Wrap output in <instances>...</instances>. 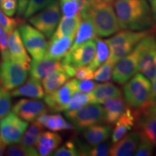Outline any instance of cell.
<instances>
[{"mask_svg": "<svg viewBox=\"0 0 156 156\" xmlns=\"http://www.w3.org/2000/svg\"><path fill=\"white\" fill-rule=\"evenodd\" d=\"M114 9L121 29L148 30L155 21L147 0H115Z\"/></svg>", "mask_w": 156, "mask_h": 156, "instance_id": "cell-1", "label": "cell"}, {"mask_svg": "<svg viewBox=\"0 0 156 156\" xmlns=\"http://www.w3.org/2000/svg\"><path fill=\"white\" fill-rule=\"evenodd\" d=\"M80 14L92 22L101 38L113 36L121 29L114 7L105 0H87Z\"/></svg>", "mask_w": 156, "mask_h": 156, "instance_id": "cell-2", "label": "cell"}, {"mask_svg": "<svg viewBox=\"0 0 156 156\" xmlns=\"http://www.w3.org/2000/svg\"><path fill=\"white\" fill-rule=\"evenodd\" d=\"M151 34L150 29L145 30H132L123 29L118 31L106 41L110 48L107 60L115 64L119 60L132 51L140 41Z\"/></svg>", "mask_w": 156, "mask_h": 156, "instance_id": "cell-3", "label": "cell"}, {"mask_svg": "<svg viewBox=\"0 0 156 156\" xmlns=\"http://www.w3.org/2000/svg\"><path fill=\"white\" fill-rule=\"evenodd\" d=\"M123 93L129 107L139 108L150 101L151 83L142 73H136L124 84Z\"/></svg>", "mask_w": 156, "mask_h": 156, "instance_id": "cell-4", "label": "cell"}, {"mask_svg": "<svg viewBox=\"0 0 156 156\" xmlns=\"http://www.w3.org/2000/svg\"><path fill=\"white\" fill-rule=\"evenodd\" d=\"M29 63L11 58L2 60L0 64V86L11 90L23 85L28 77L30 68Z\"/></svg>", "mask_w": 156, "mask_h": 156, "instance_id": "cell-5", "label": "cell"}, {"mask_svg": "<svg viewBox=\"0 0 156 156\" xmlns=\"http://www.w3.org/2000/svg\"><path fill=\"white\" fill-rule=\"evenodd\" d=\"M69 122L78 131L104 122V109L99 103H91L74 111L64 112Z\"/></svg>", "mask_w": 156, "mask_h": 156, "instance_id": "cell-6", "label": "cell"}, {"mask_svg": "<svg viewBox=\"0 0 156 156\" xmlns=\"http://www.w3.org/2000/svg\"><path fill=\"white\" fill-rule=\"evenodd\" d=\"M18 30L23 44L33 59L40 60L44 58L48 45L46 36L34 26L22 21L18 24Z\"/></svg>", "mask_w": 156, "mask_h": 156, "instance_id": "cell-7", "label": "cell"}, {"mask_svg": "<svg viewBox=\"0 0 156 156\" xmlns=\"http://www.w3.org/2000/svg\"><path fill=\"white\" fill-rule=\"evenodd\" d=\"M29 18V22L34 28L41 32L46 38H51L61 19L59 2L56 0L40 12H37Z\"/></svg>", "mask_w": 156, "mask_h": 156, "instance_id": "cell-8", "label": "cell"}, {"mask_svg": "<svg viewBox=\"0 0 156 156\" xmlns=\"http://www.w3.org/2000/svg\"><path fill=\"white\" fill-rule=\"evenodd\" d=\"M136 47L139 51V72L151 80L156 74V38L151 33Z\"/></svg>", "mask_w": 156, "mask_h": 156, "instance_id": "cell-9", "label": "cell"}, {"mask_svg": "<svg viewBox=\"0 0 156 156\" xmlns=\"http://www.w3.org/2000/svg\"><path fill=\"white\" fill-rule=\"evenodd\" d=\"M28 126V122L9 112L0 120V137L7 145L17 144Z\"/></svg>", "mask_w": 156, "mask_h": 156, "instance_id": "cell-10", "label": "cell"}, {"mask_svg": "<svg viewBox=\"0 0 156 156\" xmlns=\"http://www.w3.org/2000/svg\"><path fill=\"white\" fill-rule=\"evenodd\" d=\"M138 72L139 51L135 46L132 51L114 64L112 71V79L115 83L124 85Z\"/></svg>", "mask_w": 156, "mask_h": 156, "instance_id": "cell-11", "label": "cell"}, {"mask_svg": "<svg viewBox=\"0 0 156 156\" xmlns=\"http://www.w3.org/2000/svg\"><path fill=\"white\" fill-rule=\"evenodd\" d=\"M76 91H77L76 79L70 80L54 92L44 96V102L51 112H64Z\"/></svg>", "mask_w": 156, "mask_h": 156, "instance_id": "cell-12", "label": "cell"}, {"mask_svg": "<svg viewBox=\"0 0 156 156\" xmlns=\"http://www.w3.org/2000/svg\"><path fill=\"white\" fill-rule=\"evenodd\" d=\"M95 48L96 45L94 39L87 41L71 48L67 56L62 60V64L73 67L88 65L94 58Z\"/></svg>", "mask_w": 156, "mask_h": 156, "instance_id": "cell-13", "label": "cell"}, {"mask_svg": "<svg viewBox=\"0 0 156 156\" xmlns=\"http://www.w3.org/2000/svg\"><path fill=\"white\" fill-rule=\"evenodd\" d=\"M47 111L48 107L45 102L35 99H21L12 108V112L27 122H34Z\"/></svg>", "mask_w": 156, "mask_h": 156, "instance_id": "cell-14", "label": "cell"}, {"mask_svg": "<svg viewBox=\"0 0 156 156\" xmlns=\"http://www.w3.org/2000/svg\"><path fill=\"white\" fill-rule=\"evenodd\" d=\"M137 121V110L127 106L119 119L115 123V127L112 131V141L113 143L118 142L132 129Z\"/></svg>", "mask_w": 156, "mask_h": 156, "instance_id": "cell-15", "label": "cell"}, {"mask_svg": "<svg viewBox=\"0 0 156 156\" xmlns=\"http://www.w3.org/2000/svg\"><path fill=\"white\" fill-rule=\"evenodd\" d=\"M140 140L138 131L126 134L118 142L113 143L111 147L110 155L112 156H132L136 151Z\"/></svg>", "mask_w": 156, "mask_h": 156, "instance_id": "cell-16", "label": "cell"}, {"mask_svg": "<svg viewBox=\"0 0 156 156\" xmlns=\"http://www.w3.org/2000/svg\"><path fill=\"white\" fill-rule=\"evenodd\" d=\"M74 39L75 38L71 36H62L59 38L51 37L47 45L44 58L62 60L71 49Z\"/></svg>", "mask_w": 156, "mask_h": 156, "instance_id": "cell-17", "label": "cell"}, {"mask_svg": "<svg viewBox=\"0 0 156 156\" xmlns=\"http://www.w3.org/2000/svg\"><path fill=\"white\" fill-rule=\"evenodd\" d=\"M64 69L62 60H54L43 58L40 60H34L30 64V77L41 80L56 70Z\"/></svg>", "mask_w": 156, "mask_h": 156, "instance_id": "cell-18", "label": "cell"}, {"mask_svg": "<svg viewBox=\"0 0 156 156\" xmlns=\"http://www.w3.org/2000/svg\"><path fill=\"white\" fill-rule=\"evenodd\" d=\"M8 51L11 59L30 62V58L23 44L18 29L15 28L8 33Z\"/></svg>", "mask_w": 156, "mask_h": 156, "instance_id": "cell-19", "label": "cell"}, {"mask_svg": "<svg viewBox=\"0 0 156 156\" xmlns=\"http://www.w3.org/2000/svg\"><path fill=\"white\" fill-rule=\"evenodd\" d=\"M103 104L104 109V122L109 125L115 124L128 106L122 96L107 99Z\"/></svg>", "mask_w": 156, "mask_h": 156, "instance_id": "cell-20", "label": "cell"}, {"mask_svg": "<svg viewBox=\"0 0 156 156\" xmlns=\"http://www.w3.org/2000/svg\"><path fill=\"white\" fill-rule=\"evenodd\" d=\"M113 129L109 124H98L83 130V138L90 145H95L107 141L112 136Z\"/></svg>", "mask_w": 156, "mask_h": 156, "instance_id": "cell-21", "label": "cell"}, {"mask_svg": "<svg viewBox=\"0 0 156 156\" xmlns=\"http://www.w3.org/2000/svg\"><path fill=\"white\" fill-rule=\"evenodd\" d=\"M62 142V138L59 134L54 132H43L37 140L36 150L39 155H51Z\"/></svg>", "mask_w": 156, "mask_h": 156, "instance_id": "cell-22", "label": "cell"}, {"mask_svg": "<svg viewBox=\"0 0 156 156\" xmlns=\"http://www.w3.org/2000/svg\"><path fill=\"white\" fill-rule=\"evenodd\" d=\"M11 95L14 97H28L33 99H41L45 92L40 80L30 77L26 83L13 90Z\"/></svg>", "mask_w": 156, "mask_h": 156, "instance_id": "cell-23", "label": "cell"}, {"mask_svg": "<svg viewBox=\"0 0 156 156\" xmlns=\"http://www.w3.org/2000/svg\"><path fill=\"white\" fill-rule=\"evenodd\" d=\"M91 97V103L103 104L107 99L122 96L120 88L112 83L97 84L94 89L90 93Z\"/></svg>", "mask_w": 156, "mask_h": 156, "instance_id": "cell-24", "label": "cell"}, {"mask_svg": "<svg viewBox=\"0 0 156 156\" xmlns=\"http://www.w3.org/2000/svg\"><path fill=\"white\" fill-rule=\"evenodd\" d=\"M36 121L51 132L75 129L73 124L67 122L60 114L49 115L44 113L40 115Z\"/></svg>", "mask_w": 156, "mask_h": 156, "instance_id": "cell-25", "label": "cell"}, {"mask_svg": "<svg viewBox=\"0 0 156 156\" xmlns=\"http://www.w3.org/2000/svg\"><path fill=\"white\" fill-rule=\"evenodd\" d=\"M81 19V15L80 13L69 17L62 16L55 32L51 37L59 38L62 36H71L75 38L80 24Z\"/></svg>", "mask_w": 156, "mask_h": 156, "instance_id": "cell-26", "label": "cell"}, {"mask_svg": "<svg viewBox=\"0 0 156 156\" xmlns=\"http://www.w3.org/2000/svg\"><path fill=\"white\" fill-rule=\"evenodd\" d=\"M81 22L75 35L74 42L71 48H75L87 41L98 38L96 31L95 30L92 22L87 17H81Z\"/></svg>", "mask_w": 156, "mask_h": 156, "instance_id": "cell-27", "label": "cell"}, {"mask_svg": "<svg viewBox=\"0 0 156 156\" xmlns=\"http://www.w3.org/2000/svg\"><path fill=\"white\" fill-rule=\"evenodd\" d=\"M69 78L71 77L66 73L64 69L56 70L43 79L42 85L45 93L49 94L54 92L67 82Z\"/></svg>", "mask_w": 156, "mask_h": 156, "instance_id": "cell-28", "label": "cell"}, {"mask_svg": "<svg viewBox=\"0 0 156 156\" xmlns=\"http://www.w3.org/2000/svg\"><path fill=\"white\" fill-rule=\"evenodd\" d=\"M95 41L96 45L95 56L92 62L89 64L90 68L93 71L106 62L110 54V48L106 40L97 38L95 39Z\"/></svg>", "mask_w": 156, "mask_h": 156, "instance_id": "cell-29", "label": "cell"}, {"mask_svg": "<svg viewBox=\"0 0 156 156\" xmlns=\"http://www.w3.org/2000/svg\"><path fill=\"white\" fill-rule=\"evenodd\" d=\"M43 132L44 126L37 121H34L28 129L25 130L19 143L26 147H35L37 140Z\"/></svg>", "mask_w": 156, "mask_h": 156, "instance_id": "cell-30", "label": "cell"}, {"mask_svg": "<svg viewBox=\"0 0 156 156\" xmlns=\"http://www.w3.org/2000/svg\"><path fill=\"white\" fill-rule=\"evenodd\" d=\"M87 0H59L60 9L63 17H73L80 13Z\"/></svg>", "mask_w": 156, "mask_h": 156, "instance_id": "cell-31", "label": "cell"}, {"mask_svg": "<svg viewBox=\"0 0 156 156\" xmlns=\"http://www.w3.org/2000/svg\"><path fill=\"white\" fill-rule=\"evenodd\" d=\"M88 104H91V97L90 93L76 91L69 103L66 106L64 112L77 110Z\"/></svg>", "mask_w": 156, "mask_h": 156, "instance_id": "cell-32", "label": "cell"}, {"mask_svg": "<svg viewBox=\"0 0 156 156\" xmlns=\"http://www.w3.org/2000/svg\"><path fill=\"white\" fill-rule=\"evenodd\" d=\"M114 64L107 60L102 65L94 71L93 79L97 82L106 83L110 81L112 77V71Z\"/></svg>", "mask_w": 156, "mask_h": 156, "instance_id": "cell-33", "label": "cell"}, {"mask_svg": "<svg viewBox=\"0 0 156 156\" xmlns=\"http://www.w3.org/2000/svg\"><path fill=\"white\" fill-rule=\"evenodd\" d=\"M55 1L56 0H29L28 5L23 16L25 19H28Z\"/></svg>", "mask_w": 156, "mask_h": 156, "instance_id": "cell-34", "label": "cell"}, {"mask_svg": "<svg viewBox=\"0 0 156 156\" xmlns=\"http://www.w3.org/2000/svg\"><path fill=\"white\" fill-rule=\"evenodd\" d=\"M6 155L9 156H37L39 155L36 148L26 147L22 145L12 144L7 148Z\"/></svg>", "mask_w": 156, "mask_h": 156, "instance_id": "cell-35", "label": "cell"}, {"mask_svg": "<svg viewBox=\"0 0 156 156\" xmlns=\"http://www.w3.org/2000/svg\"><path fill=\"white\" fill-rule=\"evenodd\" d=\"M12 108L11 93L0 86V120L10 112Z\"/></svg>", "mask_w": 156, "mask_h": 156, "instance_id": "cell-36", "label": "cell"}, {"mask_svg": "<svg viewBox=\"0 0 156 156\" xmlns=\"http://www.w3.org/2000/svg\"><path fill=\"white\" fill-rule=\"evenodd\" d=\"M54 156H77L79 155L75 142L67 141L61 147L56 148L51 154Z\"/></svg>", "mask_w": 156, "mask_h": 156, "instance_id": "cell-37", "label": "cell"}, {"mask_svg": "<svg viewBox=\"0 0 156 156\" xmlns=\"http://www.w3.org/2000/svg\"><path fill=\"white\" fill-rule=\"evenodd\" d=\"M154 146L151 142L143 136H140V140L138 144L136 151L134 153L135 156H151L153 155Z\"/></svg>", "mask_w": 156, "mask_h": 156, "instance_id": "cell-38", "label": "cell"}, {"mask_svg": "<svg viewBox=\"0 0 156 156\" xmlns=\"http://www.w3.org/2000/svg\"><path fill=\"white\" fill-rule=\"evenodd\" d=\"M18 24V20H17L16 19L9 17V16L6 15L2 10V9L0 8V25L7 31V34L14 30Z\"/></svg>", "mask_w": 156, "mask_h": 156, "instance_id": "cell-39", "label": "cell"}, {"mask_svg": "<svg viewBox=\"0 0 156 156\" xmlns=\"http://www.w3.org/2000/svg\"><path fill=\"white\" fill-rule=\"evenodd\" d=\"M0 52L2 60L9 59V54L8 51V36L7 32L0 25Z\"/></svg>", "mask_w": 156, "mask_h": 156, "instance_id": "cell-40", "label": "cell"}, {"mask_svg": "<svg viewBox=\"0 0 156 156\" xmlns=\"http://www.w3.org/2000/svg\"><path fill=\"white\" fill-rule=\"evenodd\" d=\"M94 71L87 66H80L74 67V77L77 80L93 79Z\"/></svg>", "mask_w": 156, "mask_h": 156, "instance_id": "cell-41", "label": "cell"}, {"mask_svg": "<svg viewBox=\"0 0 156 156\" xmlns=\"http://www.w3.org/2000/svg\"><path fill=\"white\" fill-rule=\"evenodd\" d=\"M98 83L92 80H77L76 79L77 91L85 93H90L97 85Z\"/></svg>", "mask_w": 156, "mask_h": 156, "instance_id": "cell-42", "label": "cell"}, {"mask_svg": "<svg viewBox=\"0 0 156 156\" xmlns=\"http://www.w3.org/2000/svg\"><path fill=\"white\" fill-rule=\"evenodd\" d=\"M2 10L6 15L9 17L13 16L17 11V2L12 1V0H5L2 2Z\"/></svg>", "mask_w": 156, "mask_h": 156, "instance_id": "cell-43", "label": "cell"}, {"mask_svg": "<svg viewBox=\"0 0 156 156\" xmlns=\"http://www.w3.org/2000/svg\"><path fill=\"white\" fill-rule=\"evenodd\" d=\"M29 0H17V13L18 17L23 16L25 9L27 8V6L28 5Z\"/></svg>", "mask_w": 156, "mask_h": 156, "instance_id": "cell-44", "label": "cell"}, {"mask_svg": "<svg viewBox=\"0 0 156 156\" xmlns=\"http://www.w3.org/2000/svg\"><path fill=\"white\" fill-rule=\"evenodd\" d=\"M151 98L150 101H156V74L154 76V77L151 80Z\"/></svg>", "mask_w": 156, "mask_h": 156, "instance_id": "cell-45", "label": "cell"}, {"mask_svg": "<svg viewBox=\"0 0 156 156\" xmlns=\"http://www.w3.org/2000/svg\"><path fill=\"white\" fill-rule=\"evenodd\" d=\"M147 1L151 7L154 20H156V0H147Z\"/></svg>", "mask_w": 156, "mask_h": 156, "instance_id": "cell-46", "label": "cell"}, {"mask_svg": "<svg viewBox=\"0 0 156 156\" xmlns=\"http://www.w3.org/2000/svg\"><path fill=\"white\" fill-rule=\"evenodd\" d=\"M6 146L7 145L5 143V142L2 140V138L0 137V156L3 155L5 153V150H6Z\"/></svg>", "mask_w": 156, "mask_h": 156, "instance_id": "cell-47", "label": "cell"}, {"mask_svg": "<svg viewBox=\"0 0 156 156\" xmlns=\"http://www.w3.org/2000/svg\"><path fill=\"white\" fill-rule=\"evenodd\" d=\"M105 1H106V2H110V3H112V2H114L115 1V0H105Z\"/></svg>", "mask_w": 156, "mask_h": 156, "instance_id": "cell-48", "label": "cell"}, {"mask_svg": "<svg viewBox=\"0 0 156 156\" xmlns=\"http://www.w3.org/2000/svg\"><path fill=\"white\" fill-rule=\"evenodd\" d=\"M2 1H5V0H2ZM12 1H15V2H17V0H12Z\"/></svg>", "mask_w": 156, "mask_h": 156, "instance_id": "cell-49", "label": "cell"}, {"mask_svg": "<svg viewBox=\"0 0 156 156\" xmlns=\"http://www.w3.org/2000/svg\"><path fill=\"white\" fill-rule=\"evenodd\" d=\"M2 5V0H0V6Z\"/></svg>", "mask_w": 156, "mask_h": 156, "instance_id": "cell-50", "label": "cell"}, {"mask_svg": "<svg viewBox=\"0 0 156 156\" xmlns=\"http://www.w3.org/2000/svg\"><path fill=\"white\" fill-rule=\"evenodd\" d=\"M155 155H156V154H155Z\"/></svg>", "mask_w": 156, "mask_h": 156, "instance_id": "cell-51", "label": "cell"}]
</instances>
